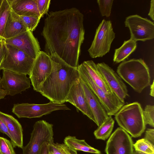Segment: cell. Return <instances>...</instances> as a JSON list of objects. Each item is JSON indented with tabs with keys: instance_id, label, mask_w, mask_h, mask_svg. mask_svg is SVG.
I'll return each instance as SVG.
<instances>
[{
	"instance_id": "cell-1",
	"label": "cell",
	"mask_w": 154,
	"mask_h": 154,
	"mask_svg": "<svg viewBox=\"0 0 154 154\" xmlns=\"http://www.w3.org/2000/svg\"><path fill=\"white\" fill-rule=\"evenodd\" d=\"M83 20V14L75 8L50 12L41 33L45 52L50 56L55 53L70 66L77 67L84 39Z\"/></svg>"
},
{
	"instance_id": "cell-2",
	"label": "cell",
	"mask_w": 154,
	"mask_h": 154,
	"mask_svg": "<svg viewBox=\"0 0 154 154\" xmlns=\"http://www.w3.org/2000/svg\"><path fill=\"white\" fill-rule=\"evenodd\" d=\"M51 73L40 88L38 92L50 102L64 103L70 89L80 78L77 67H72L55 53L50 56Z\"/></svg>"
},
{
	"instance_id": "cell-3",
	"label": "cell",
	"mask_w": 154,
	"mask_h": 154,
	"mask_svg": "<svg viewBox=\"0 0 154 154\" xmlns=\"http://www.w3.org/2000/svg\"><path fill=\"white\" fill-rule=\"evenodd\" d=\"M117 72L122 80L138 93L150 85L149 68L141 58L122 62L118 66Z\"/></svg>"
},
{
	"instance_id": "cell-4",
	"label": "cell",
	"mask_w": 154,
	"mask_h": 154,
	"mask_svg": "<svg viewBox=\"0 0 154 154\" xmlns=\"http://www.w3.org/2000/svg\"><path fill=\"white\" fill-rule=\"evenodd\" d=\"M118 125L134 137H137L144 131L143 109L137 102L124 105L114 115Z\"/></svg>"
},
{
	"instance_id": "cell-5",
	"label": "cell",
	"mask_w": 154,
	"mask_h": 154,
	"mask_svg": "<svg viewBox=\"0 0 154 154\" xmlns=\"http://www.w3.org/2000/svg\"><path fill=\"white\" fill-rule=\"evenodd\" d=\"M5 54L0 70H7L29 76L35 59L5 42Z\"/></svg>"
},
{
	"instance_id": "cell-6",
	"label": "cell",
	"mask_w": 154,
	"mask_h": 154,
	"mask_svg": "<svg viewBox=\"0 0 154 154\" xmlns=\"http://www.w3.org/2000/svg\"><path fill=\"white\" fill-rule=\"evenodd\" d=\"M79 77L97 97L109 116L115 115L125 104L114 93H105L91 79L82 63L77 67Z\"/></svg>"
},
{
	"instance_id": "cell-7",
	"label": "cell",
	"mask_w": 154,
	"mask_h": 154,
	"mask_svg": "<svg viewBox=\"0 0 154 154\" xmlns=\"http://www.w3.org/2000/svg\"><path fill=\"white\" fill-rule=\"evenodd\" d=\"M116 34L110 20L103 19L96 29L94 37L88 50L92 58L102 57L110 51Z\"/></svg>"
},
{
	"instance_id": "cell-8",
	"label": "cell",
	"mask_w": 154,
	"mask_h": 154,
	"mask_svg": "<svg viewBox=\"0 0 154 154\" xmlns=\"http://www.w3.org/2000/svg\"><path fill=\"white\" fill-rule=\"evenodd\" d=\"M53 125L44 120L36 122L29 143L22 148V154H39L45 142H54Z\"/></svg>"
},
{
	"instance_id": "cell-9",
	"label": "cell",
	"mask_w": 154,
	"mask_h": 154,
	"mask_svg": "<svg viewBox=\"0 0 154 154\" xmlns=\"http://www.w3.org/2000/svg\"><path fill=\"white\" fill-rule=\"evenodd\" d=\"M58 110H70V109L64 103L50 102L44 104L28 103L14 104L12 112L19 118H32L41 117Z\"/></svg>"
},
{
	"instance_id": "cell-10",
	"label": "cell",
	"mask_w": 154,
	"mask_h": 154,
	"mask_svg": "<svg viewBox=\"0 0 154 154\" xmlns=\"http://www.w3.org/2000/svg\"><path fill=\"white\" fill-rule=\"evenodd\" d=\"M124 23L129 30L130 38L135 42H144L154 38V22L150 20L135 14L127 17Z\"/></svg>"
},
{
	"instance_id": "cell-11",
	"label": "cell",
	"mask_w": 154,
	"mask_h": 154,
	"mask_svg": "<svg viewBox=\"0 0 154 154\" xmlns=\"http://www.w3.org/2000/svg\"><path fill=\"white\" fill-rule=\"evenodd\" d=\"M52 69L51 58L45 51H40L35 58L29 78L34 90L38 92Z\"/></svg>"
},
{
	"instance_id": "cell-12",
	"label": "cell",
	"mask_w": 154,
	"mask_h": 154,
	"mask_svg": "<svg viewBox=\"0 0 154 154\" xmlns=\"http://www.w3.org/2000/svg\"><path fill=\"white\" fill-rule=\"evenodd\" d=\"M132 139L120 127L117 128L108 140L105 149L106 154H133Z\"/></svg>"
},
{
	"instance_id": "cell-13",
	"label": "cell",
	"mask_w": 154,
	"mask_h": 154,
	"mask_svg": "<svg viewBox=\"0 0 154 154\" xmlns=\"http://www.w3.org/2000/svg\"><path fill=\"white\" fill-rule=\"evenodd\" d=\"M97 68L111 91L121 101L129 96L127 87L122 79L111 67L104 62L97 64Z\"/></svg>"
},
{
	"instance_id": "cell-14",
	"label": "cell",
	"mask_w": 154,
	"mask_h": 154,
	"mask_svg": "<svg viewBox=\"0 0 154 154\" xmlns=\"http://www.w3.org/2000/svg\"><path fill=\"white\" fill-rule=\"evenodd\" d=\"M26 75L4 70L2 79V88L7 95L13 96L30 87L31 80Z\"/></svg>"
},
{
	"instance_id": "cell-15",
	"label": "cell",
	"mask_w": 154,
	"mask_h": 154,
	"mask_svg": "<svg viewBox=\"0 0 154 154\" xmlns=\"http://www.w3.org/2000/svg\"><path fill=\"white\" fill-rule=\"evenodd\" d=\"M4 41L5 43L19 49L34 59L41 51L38 40L32 32L29 30Z\"/></svg>"
},
{
	"instance_id": "cell-16",
	"label": "cell",
	"mask_w": 154,
	"mask_h": 154,
	"mask_svg": "<svg viewBox=\"0 0 154 154\" xmlns=\"http://www.w3.org/2000/svg\"><path fill=\"white\" fill-rule=\"evenodd\" d=\"M66 102L74 106L78 112L83 114L95 122L94 117L88 103L80 79L71 87L66 97Z\"/></svg>"
},
{
	"instance_id": "cell-17",
	"label": "cell",
	"mask_w": 154,
	"mask_h": 154,
	"mask_svg": "<svg viewBox=\"0 0 154 154\" xmlns=\"http://www.w3.org/2000/svg\"><path fill=\"white\" fill-rule=\"evenodd\" d=\"M80 80L88 103L94 117V122L99 127L109 116L95 95L85 83Z\"/></svg>"
},
{
	"instance_id": "cell-18",
	"label": "cell",
	"mask_w": 154,
	"mask_h": 154,
	"mask_svg": "<svg viewBox=\"0 0 154 154\" xmlns=\"http://www.w3.org/2000/svg\"><path fill=\"white\" fill-rule=\"evenodd\" d=\"M0 118L6 124L12 138L11 141L14 147L23 146V130L18 120L12 116L0 111Z\"/></svg>"
},
{
	"instance_id": "cell-19",
	"label": "cell",
	"mask_w": 154,
	"mask_h": 154,
	"mask_svg": "<svg viewBox=\"0 0 154 154\" xmlns=\"http://www.w3.org/2000/svg\"><path fill=\"white\" fill-rule=\"evenodd\" d=\"M11 10L19 16L41 18L36 0H7Z\"/></svg>"
},
{
	"instance_id": "cell-20",
	"label": "cell",
	"mask_w": 154,
	"mask_h": 154,
	"mask_svg": "<svg viewBox=\"0 0 154 154\" xmlns=\"http://www.w3.org/2000/svg\"><path fill=\"white\" fill-rule=\"evenodd\" d=\"M28 30L20 17L11 10L5 26L2 39L13 38Z\"/></svg>"
},
{
	"instance_id": "cell-21",
	"label": "cell",
	"mask_w": 154,
	"mask_h": 154,
	"mask_svg": "<svg viewBox=\"0 0 154 154\" xmlns=\"http://www.w3.org/2000/svg\"><path fill=\"white\" fill-rule=\"evenodd\" d=\"M82 63L91 79L98 86L107 94L112 93L98 70L97 64L92 60L85 61Z\"/></svg>"
},
{
	"instance_id": "cell-22",
	"label": "cell",
	"mask_w": 154,
	"mask_h": 154,
	"mask_svg": "<svg viewBox=\"0 0 154 154\" xmlns=\"http://www.w3.org/2000/svg\"><path fill=\"white\" fill-rule=\"evenodd\" d=\"M64 144L69 148L75 150L100 154L101 152L89 145L84 140H79L75 136H68L64 140Z\"/></svg>"
},
{
	"instance_id": "cell-23",
	"label": "cell",
	"mask_w": 154,
	"mask_h": 154,
	"mask_svg": "<svg viewBox=\"0 0 154 154\" xmlns=\"http://www.w3.org/2000/svg\"><path fill=\"white\" fill-rule=\"evenodd\" d=\"M136 42L130 38L125 41L121 46L115 50L113 61L116 63H119L124 61L136 48Z\"/></svg>"
},
{
	"instance_id": "cell-24",
	"label": "cell",
	"mask_w": 154,
	"mask_h": 154,
	"mask_svg": "<svg viewBox=\"0 0 154 154\" xmlns=\"http://www.w3.org/2000/svg\"><path fill=\"white\" fill-rule=\"evenodd\" d=\"M115 121L112 116L108 118L95 130L94 133L96 138L103 140L110 136L113 129Z\"/></svg>"
},
{
	"instance_id": "cell-25",
	"label": "cell",
	"mask_w": 154,
	"mask_h": 154,
	"mask_svg": "<svg viewBox=\"0 0 154 154\" xmlns=\"http://www.w3.org/2000/svg\"><path fill=\"white\" fill-rule=\"evenodd\" d=\"M11 10L7 0H3L0 8V39H2L4 32Z\"/></svg>"
},
{
	"instance_id": "cell-26",
	"label": "cell",
	"mask_w": 154,
	"mask_h": 154,
	"mask_svg": "<svg viewBox=\"0 0 154 154\" xmlns=\"http://www.w3.org/2000/svg\"><path fill=\"white\" fill-rule=\"evenodd\" d=\"M135 150L143 154H154V146L145 138L137 140L133 144Z\"/></svg>"
},
{
	"instance_id": "cell-27",
	"label": "cell",
	"mask_w": 154,
	"mask_h": 154,
	"mask_svg": "<svg viewBox=\"0 0 154 154\" xmlns=\"http://www.w3.org/2000/svg\"><path fill=\"white\" fill-rule=\"evenodd\" d=\"M97 1L101 16L109 17L111 13L113 0H97Z\"/></svg>"
},
{
	"instance_id": "cell-28",
	"label": "cell",
	"mask_w": 154,
	"mask_h": 154,
	"mask_svg": "<svg viewBox=\"0 0 154 154\" xmlns=\"http://www.w3.org/2000/svg\"><path fill=\"white\" fill-rule=\"evenodd\" d=\"M19 16L28 29L32 32L35 29L41 18L38 17Z\"/></svg>"
},
{
	"instance_id": "cell-29",
	"label": "cell",
	"mask_w": 154,
	"mask_h": 154,
	"mask_svg": "<svg viewBox=\"0 0 154 154\" xmlns=\"http://www.w3.org/2000/svg\"><path fill=\"white\" fill-rule=\"evenodd\" d=\"M143 115L145 123L146 125L154 126V106L151 105H146L143 110Z\"/></svg>"
},
{
	"instance_id": "cell-30",
	"label": "cell",
	"mask_w": 154,
	"mask_h": 154,
	"mask_svg": "<svg viewBox=\"0 0 154 154\" xmlns=\"http://www.w3.org/2000/svg\"><path fill=\"white\" fill-rule=\"evenodd\" d=\"M13 148L11 141L0 137V151L2 154H16Z\"/></svg>"
},
{
	"instance_id": "cell-31",
	"label": "cell",
	"mask_w": 154,
	"mask_h": 154,
	"mask_svg": "<svg viewBox=\"0 0 154 154\" xmlns=\"http://www.w3.org/2000/svg\"><path fill=\"white\" fill-rule=\"evenodd\" d=\"M38 10L41 17L48 13L50 0H36Z\"/></svg>"
},
{
	"instance_id": "cell-32",
	"label": "cell",
	"mask_w": 154,
	"mask_h": 154,
	"mask_svg": "<svg viewBox=\"0 0 154 154\" xmlns=\"http://www.w3.org/2000/svg\"><path fill=\"white\" fill-rule=\"evenodd\" d=\"M56 146L62 154H78L77 151L69 148L64 143H56Z\"/></svg>"
},
{
	"instance_id": "cell-33",
	"label": "cell",
	"mask_w": 154,
	"mask_h": 154,
	"mask_svg": "<svg viewBox=\"0 0 154 154\" xmlns=\"http://www.w3.org/2000/svg\"><path fill=\"white\" fill-rule=\"evenodd\" d=\"M152 145L154 144V130L153 129L148 128L145 132L144 138Z\"/></svg>"
},
{
	"instance_id": "cell-34",
	"label": "cell",
	"mask_w": 154,
	"mask_h": 154,
	"mask_svg": "<svg viewBox=\"0 0 154 154\" xmlns=\"http://www.w3.org/2000/svg\"><path fill=\"white\" fill-rule=\"evenodd\" d=\"M49 154H62L54 142L48 144Z\"/></svg>"
},
{
	"instance_id": "cell-35",
	"label": "cell",
	"mask_w": 154,
	"mask_h": 154,
	"mask_svg": "<svg viewBox=\"0 0 154 154\" xmlns=\"http://www.w3.org/2000/svg\"><path fill=\"white\" fill-rule=\"evenodd\" d=\"M0 132L5 134L12 140V138L9 133L8 128L5 123L0 118Z\"/></svg>"
},
{
	"instance_id": "cell-36",
	"label": "cell",
	"mask_w": 154,
	"mask_h": 154,
	"mask_svg": "<svg viewBox=\"0 0 154 154\" xmlns=\"http://www.w3.org/2000/svg\"><path fill=\"white\" fill-rule=\"evenodd\" d=\"M5 54V42L3 39H0V66Z\"/></svg>"
},
{
	"instance_id": "cell-37",
	"label": "cell",
	"mask_w": 154,
	"mask_h": 154,
	"mask_svg": "<svg viewBox=\"0 0 154 154\" xmlns=\"http://www.w3.org/2000/svg\"><path fill=\"white\" fill-rule=\"evenodd\" d=\"M48 143L45 142L42 146L39 154H49Z\"/></svg>"
},
{
	"instance_id": "cell-38",
	"label": "cell",
	"mask_w": 154,
	"mask_h": 154,
	"mask_svg": "<svg viewBox=\"0 0 154 154\" xmlns=\"http://www.w3.org/2000/svg\"><path fill=\"white\" fill-rule=\"evenodd\" d=\"M150 8L148 15L151 19L154 20V0H152L150 2Z\"/></svg>"
},
{
	"instance_id": "cell-39",
	"label": "cell",
	"mask_w": 154,
	"mask_h": 154,
	"mask_svg": "<svg viewBox=\"0 0 154 154\" xmlns=\"http://www.w3.org/2000/svg\"><path fill=\"white\" fill-rule=\"evenodd\" d=\"M2 79L0 77V100L4 98L7 95L5 91L2 88Z\"/></svg>"
},
{
	"instance_id": "cell-40",
	"label": "cell",
	"mask_w": 154,
	"mask_h": 154,
	"mask_svg": "<svg viewBox=\"0 0 154 154\" xmlns=\"http://www.w3.org/2000/svg\"><path fill=\"white\" fill-rule=\"evenodd\" d=\"M154 80H153L152 83L150 86V93L149 94L150 95L153 97L154 96Z\"/></svg>"
},
{
	"instance_id": "cell-41",
	"label": "cell",
	"mask_w": 154,
	"mask_h": 154,
	"mask_svg": "<svg viewBox=\"0 0 154 154\" xmlns=\"http://www.w3.org/2000/svg\"><path fill=\"white\" fill-rule=\"evenodd\" d=\"M133 154H143L141 153L140 152H139L135 150L133 152Z\"/></svg>"
},
{
	"instance_id": "cell-42",
	"label": "cell",
	"mask_w": 154,
	"mask_h": 154,
	"mask_svg": "<svg viewBox=\"0 0 154 154\" xmlns=\"http://www.w3.org/2000/svg\"><path fill=\"white\" fill-rule=\"evenodd\" d=\"M2 1H3V0H0V8L1 5Z\"/></svg>"
},
{
	"instance_id": "cell-43",
	"label": "cell",
	"mask_w": 154,
	"mask_h": 154,
	"mask_svg": "<svg viewBox=\"0 0 154 154\" xmlns=\"http://www.w3.org/2000/svg\"><path fill=\"white\" fill-rule=\"evenodd\" d=\"M0 154H2L0 151Z\"/></svg>"
}]
</instances>
